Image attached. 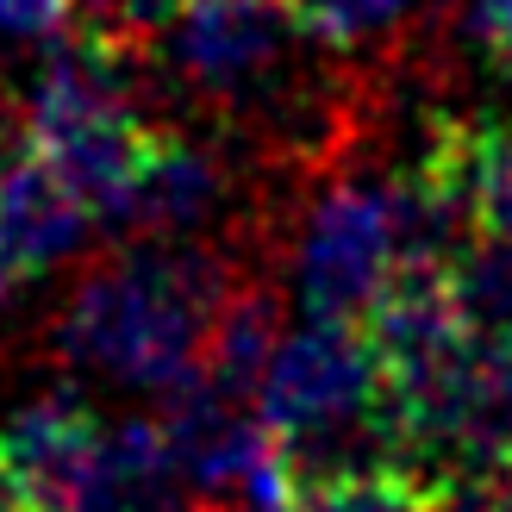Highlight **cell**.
<instances>
[{
	"mask_svg": "<svg viewBox=\"0 0 512 512\" xmlns=\"http://www.w3.org/2000/svg\"><path fill=\"white\" fill-rule=\"evenodd\" d=\"M225 194H232V182H225L219 150L157 125L107 225L119 238H194L200 225H213Z\"/></svg>",
	"mask_w": 512,
	"mask_h": 512,
	"instance_id": "7",
	"label": "cell"
},
{
	"mask_svg": "<svg viewBox=\"0 0 512 512\" xmlns=\"http://www.w3.org/2000/svg\"><path fill=\"white\" fill-rule=\"evenodd\" d=\"M263 419L300 488L338 469L400 463L369 325L306 319L300 331H281L263 375Z\"/></svg>",
	"mask_w": 512,
	"mask_h": 512,
	"instance_id": "2",
	"label": "cell"
},
{
	"mask_svg": "<svg viewBox=\"0 0 512 512\" xmlns=\"http://www.w3.org/2000/svg\"><path fill=\"white\" fill-rule=\"evenodd\" d=\"M450 288H456V306H463L475 338L512 344V244L475 238L463 256H456Z\"/></svg>",
	"mask_w": 512,
	"mask_h": 512,
	"instance_id": "11",
	"label": "cell"
},
{
	"mask_svg": "<svg viewBox=\"0 0 512 512\" xmlns=\"http://www.w3.org/2000/svg\"><path fill=\"white\" fill-rule=\"evenodd\" d=\"M438 150L469 200L475 238L512 244V125H438Z\"/></svg>",
	"mask_w": 512,
	"mask_h": 512,
	"instance_id": "9",
	"label": "cell"
},
{
	"mask_svg": "<svg viewBox=\"0 0 512 512\" xmlns=\"http://www.w3.org/2000/svg\"><path fill=\"white\" fill-rule=\"evenodd\" d=\"M300 512H438L419 469L375 463V469H338L300 488Z\"/></svg>",
	"mask_w": 512,
	"mask_h": 512,
	"instance_id": "10",
	"label": "cell"
},
{
	"mask_svg": "<svg viewBox=\"0 0 512 512\" xmlns=\"http://www.w3.org/2000/svg\"><path fill=\"white\" fill-rule=\"evenodd\" d=\"M100 444H107V419L75 388L25 400L0 425V463H7L25 512H75Z\"/></svg>",
	"mask_w": 512,
	"mask_h": 512,
	"instance_id": "5",
	"label": "cell"
},
{
	"mask_svg": "<svg viewBox=\"0 0 512 512\" xmlns=\"http://www.w3.org/2000/svg\"><path fill=\"white\" fill-rule=\"evenodd\" d=\"M88 232L94 213L69 188V175L25 132H0V250H7V263L25 281H38L69 263Z\"/></svg>",
	"mask_w": 512,
	"mask_h": 512,
	"instance_id": "6",
	"label": "cell"
},
{
	"mask_svg": "<svg viewBox=\"0 0 512 512\" xmlns=\"http://www.w3.org/2000/svg\"><path fill=\"white\" fill-rule=\"evenodd\" d=\"M244 269L188 238H125L69 288L57 313L63 363L125 381L138 394H175L207 363L219 300Z\"/></svg>",
	"mask_w": 512,
	"mask_h": 512,
	"instance_id": "1",
	"label": "cell"
},
{
	"mask_svg": "<svg viewBox=\"0 0 512 512\" xmlns=\"http://www.w3.org/2000/svg\"><path fill=\"white\" fill-rule=\"evenodd\" d=\"M82 19V0H0V38H63Z\"/></svg>",
	"mask_w": 512,
	"mask_h": 512,
	"instance_id": "12",
	"label": "cell"
},
{
	"mask_svg": "<svg viewBox=\"0 0 512 512\" xmlns=\"http://www.w3.org/2000/svg\"><path fill=\"white\" fill-rule=\"evenodd\" d=\"M294 38H306L281 0H188L150 50L200 100H256L281 82Z\"/></svg>",
	"mask_w": 512,
	"mask_h": 512,
	"instance_id": "4",
	"label": "cell"
},
{
	"mask_svg": "<svg viewBox=\"0 0 512 512\" xmlns=\"http://www.w3.org/2000/svg\"><path fill=\"white\" fill-rule=\"evenodd\" d=\"M469 38L488 50L494 69L512 82V0H469Z\"/></svg>",
	"mask_w": 512,
	"mask_h": 512,
	"instance_id": "13",
	"label": "cell"
},
{
	"mask_svg": "<svg viewBox=\"0 0 512 512\" xmlns=\"http://www.w3.org/2000/svg\"><path fill=\"white\" fill-rule=\"evenodd\" d=\"M0 512H25V500H19V488H13L7 463H0Z\"/></svg>",
	"mask_w": 512,
	"mask_h": 512,
	"instance_id": "14",
	"label": "cell"
},
{
	"mask_svg": "<svg viewBox=\"0 0 512 512\" xmlns=\"http://www.w3.org/2000/svg\"><path fill=\"white\" fill-rule=\"evenodd\" d=\"M75 512H207L169 450L163 419H119L94 456Z\"/></svg>",
	"mask_w": 512,
	"mask_h": 512,
	"instance_id": "8",
	"label": "cell"
},
{
	"mask_svg": "<svg viewBox=\"0 0 512 512\" xmlns=\"http://www.w3.org/2000/svg\"><path fill=\"white\" fill-rule=\"evenodd\" d=\"M400 275V225H394V175H331L319 182L294 244V288L306 319L363 325L388 281Z\"/></svg>",
	"mask_w": 512,
	"mask_h": 512,
	"instance_id": "3",
	"label": "cell"
}]
</instances>
